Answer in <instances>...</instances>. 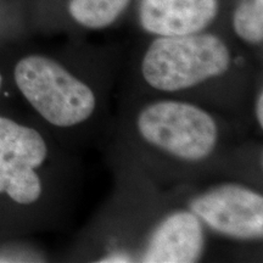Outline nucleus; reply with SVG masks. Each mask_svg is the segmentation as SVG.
Listing matches in <instances>:
<instances>
[{
    "mask_svg": "<svg viewBox=\"0 0 263 263\" xmlns=\"http://www.w3.org/2000/svg\"><path fill=\"white\" fill-rule=\"evenodd\" d=\"M233 26L238 37L244 42L261 44L263 39V0H242L234 12Z\"/></svg>",
    "mask_w": 263,
    "mask_h": 263,
    "instance_id": "1a4fd4ad",
    "label": "nucleus"
},
{
    "mask_svg": "<svg viewBox=\"0 0 263 263\" xmlns=\"http://www.w3.org/2000/svg\"><path fill=\"white\" fill-rule=\"evenodd\" d=\"M217 0H143L140 24L159 37L199 33L215 20Z\"/></svg>",
    "mask_w": 263,
    "mask_h": 263,
    "instance_id": "0eeeda50",
    "label": "nucleus"
},
{
    "mask_svg": "<svg viewBox=\"0 0 263 263\" xmlns=\"http://www.w3.org/2000/svg\"><path fill=\"white\" fill-rule=\"evenodd\" d=\"M255 114H256V120H257L259 127L263 128V93H262V90L259 91L257 95V99H256Z\"/></svg>",
    "mask_w": 263,
    "mask_h": 263,
    "instance_id": "9d476101",
    "label": "nucleus"
},
{
    "mask_svg": "<svg viewBox=\"0 0 263 263\" xmlns=\"http://www.w3.org/2000/svg\"><path fill=\"white\" fill-rule=\"evenodd\" d=\"M137 128L146 143L184 161H202L218 143V124L196 105L163 100L146 105L137 117Z\"/></svg>",
    "mask_w": 263,
    "mask_h": 263,
    "instance_id": "7ed1b4c3",
    "label": "nucleus"
},
{
    "mask_svg": "<svg viewBox=\"0 0 263 263\" xmlns=\"http://www.w3.org/2000/svg\"><path fill=\"white\" fill-rule=\"evenodd\" d=\"M48 156L45 140L33 128L0 116V194L21 205L42 195L37 170Z\"/></svg>",
    "mask_w": 263,
    "mask_h": 263,
    "instance_id": "20e7f679",
    "label": "nucleus"
},
{
    "mask_svg": "<svg viewBox=\"0 0 263 263\" xmlns=\"http://www.w3.org/2000/svg\"><path fill=\"white\" fill-rule=\"evenodd\" d=\"M100 262H110V263H124V262H130V258L127 255L123 254H117V255H111L107 256L103 259H100Z\"/></svg>",
    "mask_w": 263,
    "mask_h": 263,
    "instance_id": "9b49d317",
    "label": "nucleus"
},
{
    "mask_svg": "<svg viewBox=\"0 0 263 263\" xmlns=\"http://www.w3.org/2000/svg\"><path fill=\"white\" fill-rule=\"evenodd\" d=\"M205 235L202 223L192 211L167 216L151 234L141 262L193 263L201 257Z\"/></svg>",
    "mask_w": 263,
    "mask_h": 263,
    "instance_id": "423d86ee",
    "label": "nucleus"
},
{
    "mask_svg": "<svg viewBox=\"0 0 263 263\" xmlns=\"http://www.w3.org/2000/svg\"><path fill=\"white\" fill-rule=\"evenodd\" d=\"M2 85H3V77H2V73H0V90H2Z\"/></svg>",
    "mask_w": 263,
    "mask_h": 263,
    "instance_id": "f8f14e48",
    "label": "nucleus"
},
{
    "mask_svg": "<svg viewBox=\"0 0 263 263\" xmlns=\"http://www.w3.org/2000/svg\"><path fill=\"white\" fill-rule=\"evenodd\" d=\"M129 0H71L68 10L78 24L99 29L114 24Z\"/></svg>",
    "mask_w": 263,
    "mask_h": 263,
    "instance_id": "6e6552de",
    "label": "nucleus"
},
{
    "mask_svg": "<svg viewBox=\"0 0 263 263\" xmlns=\"http://www.w3.org/2000/svg\"><path fill=\"white\" fill-rule=\"evenodd\" d=\"M190 211L210 228L238 240L263 236V197L235 183L213 186L190 201Z\"/></svg>",
    "mask_w": 263,
    "mask_h": 263,
    "instance_id": "39448f33",
    "label": "nucleus"
},
{
    "mask_svg": "<svg viewBox=\"0 0 263 263\" xmlns=\"http://www.w3.org/2000/svg\"><path fill=\"white\" fill-rule=\"evenodd\" d=\"M232 57L226 43L209 33L159 37L147 48L141 74L160 91H180L229 70Z\"/></svg>",
    "mask_w": 263,
    "mask_h": 263,
    "instance_id": "f257e3e1",
    "label": "nucleus"
},
{
    "mask_svg": "<svg viewBox=\"0 0 263 263\" xmlns=\"http://www.w3.org/2000/svg\"><path fill=\"white\" fill-rule=\"evenodd\" d=\"M14 76L22 95L54 126H77L94 114V91L58 61L31 55L17 62Z\"/></svg>",
    "mask_w": 263,
    "mask_h": 263,
    "instance_id": "f03ea898",
    "label": "nucleus"
}]
</instances>
